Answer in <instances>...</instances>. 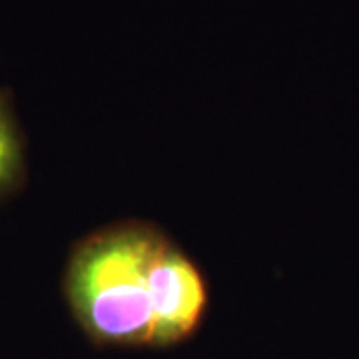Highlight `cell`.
<instances>
[{
    "label": "cell",
    "instance_id": "6da1fadb",
    "mask_svg": "<svg viewBox=\"0 0 359 359\" xmlns=\"http://www.w3.org/2000/svg\"><path fill=\"white\" fill-rule=\"evenodd\" d=\"M162 231L114 224L72 245L62 294L76 325L98 347H154L150 268Z\"/></svg>",
    "mask_w": 359,
    "mask_h": 359
},
{
    "label": "cell",
    "instance_id": "7a4b0ae2",
    "mask_svg": "<svg viewBox=\"0 0 359 359\" xmlns=\"http://www.w3.org/2000/svg\"><path fill=\"white\" fill-rule=\"evenodd\" d=\"M154 309V347L184 344L204 323L210 292L202 269L166 233L156 248L150 268Z\"/></svg>",
    "mask_w": 359,
    "mask_h": 359
},
{
    "label": "cell",
    "instance_id": "277c9868",
    "mask_svg": "<svg viewBox=\"0 0 359 359\" xmlns=\"http://www.w3.org/2000/svg\"><path fill=\"white\" fill-rule=\"evenodd\" d=\"M6 102H11V96H8V92L0 90V106H4Z\"/></svg>",
    "mask_w": 359,
    "mask_h": 359
},
{
    "label": "cell",
    "instance_id": "3957f363",
    "mask_svg": "<svg viewBox=\"0 0 359 359\" xmlns=\"http://www.w3.org/2000/svg\"><path fill=\"white\" fill-rule=\"evenodd\" d=\"M28 180L26 140L11 102L0 106V198H11Z\"/></svg>",
    "mask_w": 359,
    "mask_h": 359
}]
</instances>
